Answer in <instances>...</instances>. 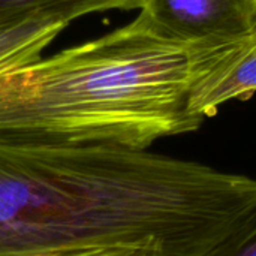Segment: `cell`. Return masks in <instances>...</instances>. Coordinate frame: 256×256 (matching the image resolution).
I'll return each instance as SVG.
<instances>
[{
	"mask_svg": "<svg viewBox=\"0 0 256 256\" xmlns=\"http://www.w3.org/2000/svg\"><path fill=\"white\" fill-rule=\"evenodd\" d=\"M256 180L148 150L0 141V256L135 248L216 256Z\"/></svg>",
	"mask_w": 256,
	"mask_h": 256,
	"instance_id": "cell-1",
	"label": "cell"
},
{
	"mask_svg": "<svg viewBox=\"0 0 256 256\" xmlns=\"http://www.w3.org/2000/svg\"><path fill=\"white\" fill-rule=\"evenodd\" d=\"M196 63L136 16L0 75V141L148 150L202 124L189 108Z\"/></svg>",
	"mask_w": 256,
	"mask_h": 256,
	"instance_id": "cell-2",
	"label": "cell"
},
{
	"mask_svg": "<svg viewBox=\"0 0 256 256\" xmlns=\"http://www.w3.org/2000/svg\"><path fill=\"white\" fill-rule=\"evenodd\" d=\"M138 16L162 38L196 54L256 34V0H142Z\"/></svg>",
	"mask_w": 256,
	"mask_h": 256,
	"instance_id": "cell-3",
	"label": "cell"
},
{
	"mask_svg": "<svg viewBox=\"0 0 256 256\" xmlns=\"http://www.w3.org/2000/svg\"><path fill=\"white\" fill-rule=\"evenodd\" d=\"M256 93V34L240 44L206 54L190 90V111L202 118L234 99L246 100Z\"/></svg>",
	"mask_w": 256,
	"mask_h": 256,
	"instance_id": "cell-4",
	"label": "cell"
},
{
	"mask_svg": "<svg viewBox=\"0 0 256 256\" xmlns=\"http://www.w3.org/2000/svg\"><path fill=\"white\" fill-rule=\"evenodd\" d=\"M142 0H0V28L52 18L69 26L74 20L112 9H140Z\"/></svg>",
	"mask_w": 256,
	"mask_h": 256,
	"instance_id": "cell-5",
	"label": "cell"
},
{
	"mask_svg": "<svg viewBox=\"0 0 256 256\" xmlns=\"http://www.w3.org/2000/svg\"><path fill=\"white\" fill-rule=\"evenodd\" d=\"M64 27L58 20L40 18L0 28V75L40 58Z\"/></svg>",
	"mask_w": 256,
	"mask_h": 256,
	"instance_id": "cell-6",
	"label": "cell"
},
{
	"mask_svg": "<svg viewBox=\"0 0 256 256\" xmlns=\"http://www.w3.org/2000/svg\"><path fill=\"white\" fill-rule=\"evenodd\" d=\"M216 256H256V206Z\"/></svg>",
	"mask_w": 256,
	"mask_h": 256,
	"instance_id": "cell-7",
	"label": "cell"
},
{
	"mask_svg": "<svg viewBox=\"0 0 256 256\" xmlns=\"http://www.w3.org/2000/svg\"><path fill=\"white\" fill-rule=\"evenodd\" d=\"M40 256H158L153 252L135 248H88Z\"/></svg>",
	"mask_w": 256,
	"mask_h": 256,
	"instance_id": "cell-8",
	"label": "cell"
}]
</instances>
